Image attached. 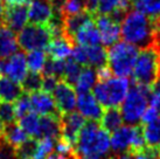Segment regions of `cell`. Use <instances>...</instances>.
Instances as JSON below:
<instances>
[{"label": "cell", "mask_w": 160, "mask_h": 159, "mask_svg": "<svg viewBox=\"0 0 160 159\" xmlns=\"http://www.w3.org/2000/svg\"><path fill=\"white\" fill-rule=\"evenodd\" d=\"M120 36L137 48H148L153 46V21L145 14L131 9L120 22Z\"/></svg>", "instance_id": "1"}, {"label": "cell", "mask_w": 160, "mask_h": 159, "mask_svg": "<svg viewBox=\"0 0 160 159\" xmlns=\"http://www.w3.org/2000/svg\"><path fill=\"white\" fill-rule=\"evenodd\" d=\"M75 150L80 157L101 158L110 150V137L97 122L88 121L80 131Z\"/></svg>", "instance_id": "2"}, {"label": "cell", "mask_w": 160, "mask_h": 159, "mask_svg": "<svg viewBox=\"0 0 160 159\" xmlns=\"http://www.w3.org/2000/svg\"><path fill=\"white\" fill-rule=\"evenodd\" d=\"M133 82L136 84L152 87L160 80V54L156 47L140 49L134 63Z\"/></svg>", "instance_id": "3"}, {"label": "cell", "mask_w": 160, "mask_h": 159, "mask_svg": "<svg viewBox=\"0 0 160 159\" xmlns=\"http://www.w3.org/2000/svg\"><path fill=\"white\" fill-rule=\"evenodd\" d=\"M152 89L150 87L133 83L125 100L120 105V114L123 121L128 125H137L150 103Z\"/></svg>", "instance_id": "4"}, {"label": "cell", "mask_w": 160, "mask_h": 159, "mask_svg": "<svg viewBox=\"0 0 160 159\" xmlns=\"http://www.w3.org/2000/svg\"><path fill=\"white\" fill-rule=\"evenodd\" d=\"M130 82L126 77L112 76L107 81L98 82L93 87V96L102 106L118 108L129 93Z\"/></svg>", "instance_id": "5"}, {"label": "cell", "mask_w": 160, "mask_h": 159, "mask_svg": "<svg viewBox=\"0 0 160 159\" xmlns=\"http://www.w3.org/2000/svg\"><path fill=\"white\" fill-rule=\"evenodd\" d=\"M138 48L125 41H118L108 49V63L112 74L128 77L132 74L138 56Z\"/></svg>", "instance_id": "6"}, {"label": "cell", "mask_w": 160, "mask_h": 159, "mask_svg": "<svg viewBox=\"0 0 160 159\" xmlns=\"http://www.w3.org/2000/svg\"><path fill=\"white\" fill-rule=\"evenodd\" d=\"M110 146L115 155H133L145 146L142 125H122L118 130L112 132Z\"/></svg>", "instance_id": "7"}, {"label": "cell", "mask_w": 160, "mask_h": 159, "mask_svg": "<svg viewBox=\"0 0 160 159\" xmlns=\"http://www.w3.org/2000/svg\"><path fill=\"white\" fill-rule=\"evenodd\" d=\"M17 40L19 47L25 52L39 49L45 50L52 40V35L47 26L31 23L25 27L20 33H18Z\"/></svg>", "instance_id": "8"}, {"label": "cell", "mask_w": 160, "mask_h": 159, "mask_svg": "<svg viewBox=\"0 0 160 159\" xmlns=\"http://www.w3.org/2000/svg\"><path fill=\"white\" fill-rule=\"evenodd\" d=\"M26 55L23 52H17L9 58L0 60V76H5L21 83L26 77L27 73Z\"/></svg>", "instance_id": "9"}, {"label": "cell", "mask_w": 160, "mask_h": 159, "mask_svg": "<svg viewBox=\"0 0 160 159\" xmlns=\"http://www.w3.org/2000/svg\"><path fill=\"white\" fill-rule=\"evenodd\" d=\"M60 122H61V136H60V138L64 139L75 149L80 131L85 125L87 121L78 112L72 111L70 114H66V115L61 116Z\"/></svg>", "instance_id": "10"}, {"label": "cell", "mask_w": 160, "mask_h": 159, "mask_svg": "<svg viewBox=\"0 0 160 159\" xmlns=\"http://www.w3.org/2000/svg\"><path fill=\"white\" fill-rule=\"evenodd\" d=\"M53 97L61 115L70 114L75 110L77 95L74 87L67 83L66 81L60 80L56 89L53 91Z\"/></svg>", "instance_id": "11"}, {"label": "cell", "mask_w": 160, "mask_h": 159, "mask_svg": "<svg viewBox=\"0 0 160 159\" xmlns=\"http://www.w3.org/2000/svg\"><path fill=\"white\" fill-rule=\"evenodd\" d=\"M96 26L101 34V41L105 48H110L120 39V23L108 15H96Z\"/></svg>", "instance_id": "12"}, {"label": "cell", "mask_w": 160, "mask_h": 159, "mask_svg": "<svg viewBox=\"0 0 160 159\" xmlns=\"http://www.w3.org/2000/svg\"><path fill=\"white\" fill-rule=\"evenodd\" d=\"M29 100H31L32 111L38 116H54V117L62 116L58 111L52 94L45 91H35L29 94Z\"/></svg>", "instance_id": "13"}, {"label": "cell", "mask_w": 160, "mask_h": 159, "mask_svg": "<svg viewBox=\"0 0 160 159\" xmlns=\"http://www.w3.org/2000/svg\"><path fill=\"white\" fill-rule=\"evenodd\" d=\"M76 108L81 116H83L88 121H93V122H97L102 118L104 112L103 106L95 98L93 94L90 93L78 94Z\"/></svg>", "instance_id": "14"}, {"label": "cell", "mask_w": 160, "mask_h": 159, "mask_svg": "<svg viewBox=\"0 0 160 159\" xmlns=\"http://www.w3.org/2000/svg\"><path fill=\"white\" fill-rule=\"evenodd\" d=\"M28 21L34 25L47 26L53 17V8L49 0H31L28 3Z\"/></svg>", "instance_id": "15"}, {"label": "cell", "mask_w": 160, "mask_h": 159, "mask_svg": "<svg viewBox=\"0 0 160 159\" xmlns=\"http://www.w3.org/2000/svg\"><path fill=\"white\" fill-rule=\"evenodd\" d=\"M28 22V7L27 5L19 6H7L5 26L14 33H20L26 27Z\"/></svg>", "instance_id": "16"}, {"label": "cell", "mask_w": 160, "mask_h": 159, "mask_svg": "<svg viewBox=\"0 0 160 159\" xmlns=\"http://www.w3.org/2000/svg\"><path fill=\"white\" fill-rule=\"evenodd\" d=\"M74 44L84 46V47H92V46H99L102 44L101 41V34L98 32V28L96 26V22L92 19L87 21L76 32L74 36Z\"/></svg>", "instance_id": "17"}, {"label": "cell", "mask_w": 160, "mask_h": 159, "mask_svg": "<svg viewBox=\"0 0 160 159\" xmlns=\"http://www.w3.org/2000/svg\"><path fill=\"white\" fill-rule=\"evenodd\" d=\"M75 44L68 40L66 36H60V38H54L50 40L47 48L45 49L48 58L53 60H61L64 61L66 59L70 58L72 48Z\"/></svg>", "instance_id": "18"}, {"label": "cell", "mask_w": 160, "mask_h": 159, "mask_svg": "<svg viewBox=\"0 0 160 159\" xmlns=\"http://www.w3.org/2000/svg\"><path fill=\"white\" fill-rule=\"evenodd\" d=\"M93 18L92 14L89 12H82L80 14L75 15H69V17H63V28H64V36L68 40H70L74 44V36L76 32L80 29L81 27L84 25L87 21H89Z\"/></svg>", "instance_id": "19"}, {"label": "cell", "mask_w": 160, "mask_h": 159, "mask_svg": "<svg viewBox=\"0 0 160 159\" xmlns=\"http://www.w3.org/2000/svg\"><path fill=\"white\" fill-rule=\"evenodd\" d=\"M19 44L15 33L5 25L0 26V60L9 58L18 52Z\"/></svg>", "instance_id": "20"}, {"label": "cell", "mask_w": 160, "mask_h": 159, "mask_svg": "<svg viewBox=\"0 0 160 159\" xmlns=\"http://www.w3.org/2000/svg\"><path fill=\"white\" fill-rule=\"evenodd\" d=\"M1 139L13 149H17L22 143L28 139L27 133L22 130V128L19 125V123H11L4 125L2 132H1Z\"/></svg>", "instance_id": "21"}, {"label": "cell", "mask_w": 160, "mask_h": 159, "mask_svg": "<svg viewBox=\"0 0 160 159\" xmlns=\"http://www.w3.org/2000/svg\"><path fill=\"white\" fill-rule=\"evenodd\" d=\"M23 95L21 84L13 80L1 76L0 77V101L15 102Z\"/></svg>", "instance_id": "22"}, {"label": "cell", "mask_w": 160, "mask_h": 159, "mask_svg": "<svg viewBox=\"0 0 160 159\" xmlns=\"http://www.w3.org/2000/svg\"><path fill=\"white\" fill-rule=\"evenodd\" d=\"M61 117L41 116L40 117V139L50 138L56 141L61 136Z\"/></svg>", "instance_id": "23"}, {"label": "cell", "mask_w": 160, "mask_h": 159, "mask_svg": "<svg viewBox=\"0 0 160 159\" xmlns=\"http://www.w3.org/2000/svg\"><path fill=\"white\" fill-rule=\"evenodd\" d=\"M131 7L132 0H98L96 15H111L117 11L128 13L131 11Z\"/></svg>", "instance_id": "24"}, {"label": "cell", "mask_w": 160, "mask_h": 159, "mask_svg": "<svg viewBox=\"0 0 160 159\" xmlns=\"http://www.w3.org/2000/svg\"><path fill=\"white\" fill-rule=\"evenodd\" d=\"M108 63V49L105 47L92 46L85 47V67L102 68Z\"/></svg>", "instance_id": "25"}, {"label": "cell", "mask_w": 160, "mask_h": 159, "mask_svg": "<svg viewBox=\"0 0 160 159\" xmlns=\"http://www.w3.org/2000/svg\"><path fill=\"white\" fill-rule=\"evenodd\" d=\"M123 117H122V114L120 111L118 110V108H107L104 112H103V116L101 118V128L105 131V132H115L116 130L122 126L123 124Z\"/></svg>", "instance_id": "26"}, {"label": "cell", "mask_w": 160, "mask_h": 159, "mask_svg": "<svg viewBox=\"0 0 160 159\" xmlns=\"http://www.w3.org/2000/svg\"><path fill=\"white\" fill-rule=\"evenodd\" d=\"M97 82V71L91 67H83L81 69L80 76L77 79L75 87L78 94L90 93Z\"/></svg>", "instance_id": "27"}, {"label": "cell", "mask_w": 160, "mask_h": 159, "mask_svg": "<svg viewBox=\"0 0 160 159\" xmlns=\"http://www.w3.org/2000/svg\"><path fill=\"white\" fill-rule=\"evenodd\" d=\"M144 139L148 146L160 147V116L150 123L142 124Z\"/></svg>", "instance_id": "28"}, {"label": "cell", "mask_w": 160, "mask_h": 159, "mask_svg": "<svg viewBox=\"0 0 160 159\" xmlns=\"http://www.w3.org/2000/svg\"><path fill=\"white\" fill-rule=\"evenodd\" d=\"M19 125L27 133V136L34 139H40V116L29 112L19 119Z\"/></svg>", "instance_id": "29"}, {"label": "cell", "mask_w": 160, "mask_h": 159, "mask_svg": "<svg viewBox=\"0 0 160 159\" xmlns=\"http://www.w3.org/2000/svg\"><path fill=\"white\" fill-rule=\"evenodd\" d=\"M132 6L151 20L160 17V0H132Z\"/></svg>", "instance_id": "30"}, {"label": "cell", "mask_w": 160, "mask_h": 159, "mask_svg": "<svg viewBox=\"0 0 160 159\" xmlns=\"http://www.w3.org/2000/svg\"><path fill=\"white\" fill-rule=\"evenodd\" d=\"M47 59H48V55L43 49L28 52V55L26 56L27 67L33 73H42Z\"/></svg>", "instance_id": "31"}, {"label": "cell", "mask_w": 160, "mask_h": 159, "mask_svg": "<svg viewBox=\"0 0 160 159\" xmlns=\"http://www.w3.org/2000/svg\"><path fill=\"white\" fill-rule=\"evenodd\" d=\"M42 81H43V75L41 73L31 71L29 74H27L20 84L23 89V93L33 94L35 91H40V89H42Z\"/></svg>", "instance_id": "32"}, {"label": "cell", "mask_w": 160, "mask_h": 159, "mask_svg": "<svg viewBox=\"0 0 160 159\" xmlns=\"http://www.w3.org/2000/svg\"><path fill=\"white\" fill-rule=\"evenodd\" d=\"M81 64H78L76 61H74L71 58H68L64 63V73H63V81H66L70 85L75 87L77 79L81 73Z\"/></svg>", "instance_id": "33"}, {"label": "cell", "mask_w": 160, "mask_h": 159, "mask_svg": "<svg viewBox=\"0 0 160 159\" xmlns=\"http://www.w3.org/2000/svg\"><path fill=\"white\" fill-rule=\"evenodd\" d=\"M38 146V139L28 138L25 143H22L17 149H14L15 159H34Z\"/></svg>", "instance_id": "34"}, {"label": "cell", "mask_w": 160, "mask_h": 159, "mask_svg": "<svg viewBox=\"0 0 160 159\" xmlns=\"http://www.w3.org/2000/svg\"><path fill=\"white\" fill-rule=\"evenodd\" d=\"M64 63L66 61L61 60H53V59H47V62L45 64V68L42 70L43 76H53L58 80L63 79V73H64Z\"/></svg>", "instance_id": "35"}, {"label": "cell", "mask_w": 160, "mask_h": 159, "mask_svg": "<svg viewBox=\"0 0 160 159\" xmlns=\"http://www.w3.org/2000/svg\"><path fill=\"white\" fill-rule=\"evenodd\" d=\"M85 11H87V0H66L61 14L62 17H69V15L80 14Z\"/></svg>", "instance_id": "36"}, {"label": "cell", "mask_w": 160, "mask_h": 159, "mask_svg": "<svg viewBox=\"0 0 160 159\" xmlns=\"http://www.w3.org/2000/svg\"><path fill=\"white\" fill-rule=\"evenodd\" d=\"M55 146V141L50 138H41L38 139V146H36L34 159H46L52 152Z\"/></svg>", "instance_id": "37"}, {"label": "cell", "mask_w": 160, "mask_h": 159, "mask_svg": "<svg viewBox=\"0 0 160 159\" xmlns=\"http://www.w3.org/2000/svg\"><path fill=\"white\" fill-rule=\"evenodd\" d=\"M14 111H15V117L18 119L22 118L23 116H26L29 112H32L31 100H29V95L28 94H23L21 97L15 101Z\"/></svg>", "instance_id": "38"}, {"label": "cell", "mask_w": 160, "mask_h": 159, "mask_svg": "<svg viewBox=\"0 0 160 159\" xmlns=\"http://www.w3.org/2000/svg\"><path fill=\"white\" fill-rule=\"evenodd\" d=\"M15 111H14V104L11 102L0 101V121L4 125L14 123L15 122Z\"/></svg>", "instance_id": "39"}, {"label": "cell", "mask_w": 160, "mask_h": 159, "mask_svg": "<svg viewBox=\"0 0 160 159\" xmlns=\"http://www.w3.org/2000/svg\"><path fill=\"white\" fill-rule=\"evenodd\" d=\"M133 159H160V147L144 146L133 155H131Z\"/></svg>", "instance_id": "40"}, {"label": "cell", "mask_w": 160, "mask_h": 159, "mask_svg": "<svg viewBox=\"0 0 160 159\" xmlns=\"http://www.w3.org/2000/svg\"><path fill=\"white\" fill-rule=\"evenodd\" d=\"M60 80L53 76H43V81H42V91L48 94H53V91L56 89Z\"/></svg>", "instance_id": "41"}, {"label": "cell", "mask_w": 160, "mask_h": 159, "mask_svg": "<svg viewBox=\"0 0 160 159\" xmlns=\"http://www.w3.org/2000/svg\"><path fill=\"white\" fill-rule=\"evenodd\" d=\"M153 21V47L160 48V17Z\"/></svg>", "instance_id": "42"}, {"label": "cell", "mask_w": 160, "mask_h": 159, "mask_svg": "<svg viewBox=\"0 0 160 159\" xmlns=\"http://www.w3.org/2000/svg\"><path fill=\"white\" fill-rule=\"evenodd\" d=\"M97 81L98 82H103V81H107L110 77H112V71L110 70V68L108 66L102 67V68H98L97 70Z\"/></svg>", "instance_id": "43"}, {"label": "cell", "mask_w": 160, "mask_h": 159, "mask_svg": "<svg viewBox=\"0 0 160 159\" xmlns=\"http://www.w3.org/2000/svg\"><path fill=\"white\" fill-rule=\"evenodd\" d=\"M97 6H98V0H87V11L90 14H92L93 17L96 15Z\"/></svg>", "instance_id": "44"}, {"label": "cell", "mask_w": 160, "mask_h": 159, "mask_svg": "<svg viewBox=\"0 0 160 159\" xmlns=\"http://www.w3.org/2000/svg\"><path fill=\"white\" fill-rule=\"evenodd\" d=\"M6 11H7V5L0 1V26L5 23V17H6Z\"/></svg>", "instance_id": "45"}, {"label": "cell", "mask_w": 160, "mask_h": 159, "mask_svg": "<svg viewBox=\"0 0 160 159\" xmlns=\"http://www.w3.org/2000/svg\"><path fill=\"white\" fill-rule=\"evenodd\" d=\"M7 6H19V5H26L31 0H5Z\"/></svg>", "instance_id": "46"}, {"label": "cell", "mask_w": 160, "mask_h": 159, "mask_svg": "<svg viewBox=\"0 0 160 159\" xmlns=\"http://www.w3.org/2000/svg\"><path fill=\"white\" fill-rule=\"evenodd\" d=\"M118 159H133L130 155L124 153V155H118Z\"/></svg>", "instance_id": "47"}, {"label": "cell", "mask_w": 160, "mask_h": 159, "mask_svg": "<svg viewBox=\"0 0 160 159\" xmlns=\"http://www.w3.org/2000/svg\"><path fill=\"white\" fill-rule=\"evenodd\" d=\"M105 159H118V155H111V156H108Z\"/></svg>", "instance_id": "48"}, {"label": "cell", "mask_w": 160, "mask_h": 159, "mask_svg": "<svg viewBox=\"0 0 160 159\" xmlns=\"http://www.w3.org/2000/svg\"><path fill=\"white\" fill-rule=\"evenodd\" d=\"M78 159H101V158H97V157H80Z\"/></svg>", "instance_id": "49"}, {"label": "cell", "mask_w": 160, "mask_h": 159, "mask_svg": "<svg viewBox=\"0 0 160 159\" xmlns=\"http://www.w3.org/2000/svg\"><path fill=\"white\" fill-rule=\"evenodd\" d=\"M2 128H4V124L0 121V139H1V132H2Z\"/></svg>", "instance_id": "50"}, {"label": "cell", "mask_w": 160, "mask_h": 159, "mask_svg": "<svg viewBox=\"0 0 160 159\" xmlns=\"http://www.w3.org/2000/svg\"><path fill=\"white\" fill-rule=\"evenodd\" d=\"M157 49H158V52H159V54H160V48H157Z\"/></svg>", "instance_id": "51"}, {"label": "cell", "mask_w": 160, "mask_h": 159, "mask_svg": "<svg viewBox=\"0 0 160 159\" xmlns=\"http://www.w3.org/2000/svg\"><path fill=\"white\" fill-rule=\"evenodd\" d=\"M0 77H1V76H0Z\"/></svg>", "instance_id": "52"}, {"label": "cell", "mask_w": 160, "mask_h": 159, "mask_svg": "<svg viewBox=\"0 0 160 159\" xmlns=\"http://www.w3.org/2000/svg\"><path fill=\"white\" fill-rule=\"evenodd\" d=\"M0 1H1V0H0Z\"/></svg>", "instance_id": "53"}]
</instances>
